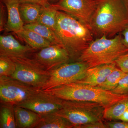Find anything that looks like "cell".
<instances>
[{"instance_id":"1","label":"cell","mask_w":128,"mask_h":128,"mask_svg":"<svg viewBox=\"0 0 128 128\" xmlns=\"http://www.w3.org/2000/svg\"><path fill=\"white\" fill-rule=\"evenodd\" d=\"M128 25V0H98L89 25L94 36L112 38Z\"/></svg>"},{"instance_id":"2","label":"cell","mask_w":128,"mask_h":128,"mask_svg":"<svg viewBox=\"0 0 128 128\" xmlns=\"http://www.w3.org/2000/svg\"><path fill=\"white\" fill-rule=\"evenodd\" d=\"M55 32L73 62L94 40L89 25L60 11L57 12Z\"/></svg>"},{"instance_id":"3","label":"cell","mask_w":128,"mask_h":128,"mask_svg":"<svg viewBox=\"0 0 128 128\" xmlns=\"http://www.w3.org/2000/svg\"><path fill=\"white\" fill-rule=\"evenodd\" d=\"M47 91L63 100L96 102L105 108L128 98V94H116L96 86L76 82L62 85Z\"/></svg>"},{"instance_id":"4","label":"cell","mask_w":128,"mask_h":128,"mask_svg":"<svg viewBox=\"0 0 128 128\" xmlns=\"http://www.w3.org/2000/svg\"><path fill=\"white\" fill-rule=\"evenodd\" d=\"M128 53L120 33L113 38L102 36L93 40L82 53L77 61L86 63L89 68L115 63Z\"/></svg>"},{"instance_id":"5","label":"cell","mask_w":128,"mask_h":128,"mask_svg":"<svg viewBox=\"0 0 128 128\" xmlns=\"http://www.w3.org/2000/svg\"><path fill=\"white\" fill-rule=\"evenodd\" d=\"M105 108L96 102L64 100L61 108L54 113L70 121L73 128H79L86 124L102 121Z\"/></svg>"},{"instance_id":"6","label":"cell","mask_w":128,"mask_h":128,"mask_svg":"<svg viewBox=\"0 0 128 128\" xmlns=\"http://www.w3.org/2000/svg\"><path fill=\"white\" fill-rule=\"evenodd\" d=\"M11 59L16 69L11 77L41 89L50 76V72L33 58L24 57Z\"/></svg>"},{"instance_id":"7","label":"cell","mask_w":128,"mask_h":128,"mask_svg":"<svg viewBox=\"0 0 128 128\" xmlns=\"http://www.w3.org/2000/svg\"><path fill=\"white\" fill-rule=\"evenodd\" d=\"M40 90L11 76H0V103L18 105Z\"/></svg>"},{"instance_id":"8","label":"cell","mask_w":128,"mask_h":128,"mask_svg":"<svg viewBox=\"0 0 128 128\" xmlns=\"http://www.w3.org/2000/svg\"><path fill=\"white\" fill-rule=\"evenodd\" d=\"M89 66L80 61L64 64L51 72L50 76L41 90L48 91L62 85L75 82L84 76Z\"/></svg>"},{"instance_id":"9","label":"cell","mask_w":128,"mask_h":128,"mask_svg":"<svg viewBox=\"0 0 128 128\" xmlns=\"http://www.w3.org/2000/svg\"><path fill=\"white\" fill-rule=\"evenodd\" d=\"M63 101L50 92L41 89L17 105L32 110L41 116L57 112L62 107Z\"/></svg>"},{"instance_id":"10","label":"cell","mask_w":128,"mask_h":128,"mask_svg":"<svg viewBox=\"0 0 128 128\" xmlns=\"http://www.w3.org/2000/svg\"><path fill=\"white\" fill-rule=\"evenodd\" d=\"M98 0H59L51 5L57 10L66 12L89 25Z\"/></svg>"},{"instance_id":"11","label":"cell","mask_w":128,"mask_h":128,"mask_svg":"<svg viewBox=\"0 0 128 128\" xmlns=\"http://www.w3.org/2000/svg\"><path fill=\"white\" fill-rule=\"evenodd\" d=\"M33 58L50 72L71 61L66 50L57 44H52L40 50L34 54Z\"/></svg>"},{"instance_id":"12","label":"cell","mask_w":128,"mask_h":128,"mask_svg":"<svg viewBox=\"0 0 128 128\" xmlns=\"http://www.w3.org/2000/svg\"><path fill=\"white\" fill-rule=\"evenodd\" d=\"M34 50L28 45L20 43L11 34L0 36V56L10 58L28 57Z\"/></svg>"},{"instance_id":"13","label":"cell","mask_w":128,"mask_h":128,"mask_svg":"<svg viewBox=\"0 0 128 128\" xmlns=\"http://www.w3.org/2000/svg\"><path fill=\"white\" fill-rule=\"evenodd\" d=\"M116 66L115 62L89 68L84 76L75 82L97 87L105 81L108 76Z\"/></svg>"},{"instance_id":"14","label":"cell","mask_w":128,"mask_h":128,"mask_svg":"<svg viewBox=\"0 0 128 128\" xmlns=\"http://www.w3.org/2000/svg\"><path fill=\"white\" fill-rule=\"evenodd\" d=\"M0 1L6 6L7 12V22L5 32L16 34L23 30L25 24L20 14L19 6L20 3L19 0Z\"/></svg>"},{"instance_id":"15","label":"cell","mask_w":128,"mask_h":128,"mask_svg":"<svg viewBox=\"0 0 128 128\" xmlns=\"http://www.w3.org/2000/svg\"><path fill=\"white\" fill-rule=\"evenodd\" d=\"M14 108L17 128H35L41 118L40 114L17 105Z\"/></svg>"},{"instance_id":"16","label":"cell","mask_w":128,"mask_h":128,"mask_svg":"<svg viewBox=\"0 0 128 128\" xmlns=\"http://www.w3.org/2000/svg\"><path fill=\"white\" fill-rule=\"evenodd\" d=\"M16 34L34 50H40L53 44L32 30L24 28Z\"/></svg>"},{"instance_id":"17","label":"cell","mask_w":128,"mask_h":128,"mask_svg":"<svg viewBox=\"0 0 128 128\" xmlns=\"http://www.w3.org/2000/svg\"><path fill=\"white\" fill-rule=\"evenodd\" d=\"M40 116V121L35 128H72L74 127L65 118L54 113Z\"/></svg>"},{"instance_id":"18","label":"cell","mask_w":128,"mask_h":128,"mask_svg":"<svg viewBox=\"0 0 128 128\" xmlns=\"http://www.w3.org/2000/svg\"><path fill=\"white\" fill-rule=\"evenodd\" d=\"M44 7L36 3H20L19 6V11L21 18L25 24L36 22Z\"/></svg>"},{"instance_id":"19","label":"cell","mask_w":128,"mask_h":128,"mask_svg":"<svg viewBox=\"0 0 128 128\" xmlns=\"http://www.w3.org/2000/svg\"><path fill=\"white\" fill-rule=\"evenodd\" d=\"M24 28L34 31L50 41L52 44L62 46L60 40L55 32L45 25L37 22L25 24Z\"/></svg>"},{"instance_id":"20","label":"cell","mask_w":128,"mask_h":128,"mask_svg":"<svg viewBox=\"0 0 128 128\" xmlns=\"http://www.w3.org/2000/svg\"><path fill=\"white\" fill-rule=\"evenodd\" d=\"M14 105L10 104L0 103V128H17Z\"/></svg>"},{"instance_id":"21","label":"cell","mask_w":128,"mask_h":128,"mask_svg":"<svg viewBox=\"0 0 128 128\" xmlns=\"http://www.w3.org/2000/svg\"><path fill=\"white\" fill-rule=\"evenodd\" d=\"M57 11V9L53 7L51 4L47 7H44L37 23L45 25L55 32Z\"/></svg>"},{"instance_id":"22","label":"cell","mask_w":128,"mask_h":128,"mask_svg":"<svg viewBox=\"0 0 128 128\" xmlns=\"http://www.w3.org/2000/svg\"><path fill=\"white\" fill-rule=\"evenodd\" d=\"M128 109V98L105 108L103 118L108 120H119L120 117Z\"/></svg>"},{"instance_id":"23","label":"cell","mask_w":128,"mask_h":128,"mask_svg":"<svg viewBox=\"0 0 128 128\" xmlns=\"http://www.w3.org/2000/svg\"><path fill=\"white\" fill-rule=\"evenodd\" d=\"M125 74L126 73L119 68L116 67L108 76L105 81L97 87L112 91L116 87L119 81Z\"/></svg>"},{"instance_id":"24","label":"cell","mask_w":128,"mask_h":128,"mask_svg":"<svg viewBox=\"0 0 128 128\" xmlns=\"http://www.w3.org/2000/svg\"><path fill=\"white\" fill-rule=\"evenodd\" d=\"M16 64L10 58L0 56V76H11L16 70Z\"/></svg>"},{"instance_id":"25","label":"cell","mask_w":128,"mask_h":128,"mask_svg":"<svg viewBox=\"0 0 128 128\" xmlns=\"http://www.w3.org/2000/svg\"><path fill=\"white\" fill-rule=\"evenodd\" d=\"M112 92L119 95L128 94V73H126L125 75L119 81L116 87Z\"/></svg>"},{"instance_id":"26","label":"cell","mask_w":128,"mask_h":128,"mask_svg":"<svg viewBox=\"0 0 128 128\" xmlns=\"http://www.w3.org/2000/svg\"><path fill=\"white\" fill-rule=\"evenodd\" d=\"M6 8L4 4L0 1V31H5L7 24L8 16Z\"/></svg>"},{"instance_id":"27","label":"cell","mask_w":128,"mask_h":128,"mask_svg":"<svg viewBox=\"0 0 128 128\" xmlns=\"http://www.w3.org/2000/svg\"><path fill=\"white\" fill-rule=\"evenodd\" d=\"M117 66L125 73H128V53L123 55L116 60Z\"/></svg>"},{"instance_id":"28","label":"cell","mask_w":128,"mask_h":128,"mask_svg":"<svg viewBox=\"0 0 128 128\" xmlns=\"http://www.w3.org/2000/svg\"><path fill=\"white\" fill-rule=\"evenodd\" d=\"M108 128L106 124L101 121L92 122L83 124L79 128Z\"/></svg>"},{"instance_id":"29","label":"cell","mask_w":128,"mask_h":128,"mask_svg":"<svg viewBox=\"0 0 128 128\" xmlns=\"http://www.w3.org/2000/svg\"><path fill=\"white\" fill-rule=\"evenodd\" d=\"M108 128H128V122H112L105 124Z\"/></svg>"},{"instance_id":"30","label":"cell","mask_w":128,"mask_h":128,"mask_svg":"<svg viewBox=\"0 0 128 128\" xmlns=\"http://www.w3.org/2000/svg\"><path fill=\"white\" fill-rule=\"evenodd\" d=\"M20 3L24 2H31L36 3L44 7H47L50 6V4L48 0H19Z\"/></svg>"},{"instance_id":"31","label":"cell","mask_w":128,"mask_h":128,"mask_svg":"<svg viewBox=\"0 0 128 128\" xmlns=\"http://www.w3.org/2000/svg\"><path fill=\"white\" fill-rule=\"evenodd\" d=\"M120 34L121 35L123 43L128 48V25Z\"/></svg>"},{"instance_id":"32","label":"cell","mask_w":128,"mask_h":128,"mask_svg":"<svg viewBox=\"0 0 128 128\" xmlns=\"http://www.w3.org/2000/svg\"><path fill=\"white\" fill-rule=\"evenodd\" d=\"M119 120L123 121L128 122V110H126L120 117Z\"/></svg>"},{"instance_id":"33","label":"cell","mask_w":128,"mask_h":128,"mask_svg":"<svg viewBox=\"0 0 128 128\" xmlns=\"http://www.w3.org/2000/svg\"><path fill=\"white\" fill-rule=\"evenodd\" d=\"M48 0L50 4H52L58 2L59 0Z\"/></svg>"},{"instance_id":"34","label":"cell","mask_w":128,"mask_h":128,"mask_svg":"<svg viewBox=\"0 0 128 128\" xmlns=\"http://www.w3.org/2000/svg\"></svg>"},{"instance_id":"35","label":"cell","mask_w":128,"mask_h":128,"mask_svg":"<svg viewBox=\"0 0 128 128\" xmlns=\"http://www.w3.org/2000/svg\"></svg>"}]
</instances>
